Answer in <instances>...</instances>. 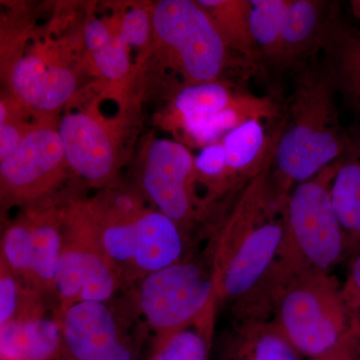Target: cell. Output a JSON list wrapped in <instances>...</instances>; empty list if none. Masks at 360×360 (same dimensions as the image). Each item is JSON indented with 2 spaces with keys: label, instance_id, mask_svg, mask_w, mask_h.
Segmentation results:
<instances>
[{
  "label": "cell",
  "instance_id": "cell-1",
  "mask_svg": "<svg viewBox=\"0 0 360 360\" xmlns=\"http://www.w3.org/2000/svg\"><path fill=\"white\" fill-rule=\"evenodd\" d=\"M274 153L245 184L229 219L210 245L219 305L245 300L276 262L285 234V203L270 182Z\"/></svg>",
  "mask_w": 360,
  "mask_h": 360
},
{
  "label": "cell",
  "instance_id": "cell-2",
  "mask_svg": "<svg viewBox=\"0 0 360 360\" xmlns=\"http://www.w3.org/2000/svg\"><path fill=\"white\" fill-rule=\"evenodd\" d=\"M336 89L326 66H307L296 78L290 112L277 129L274 191L286 200L291 187L340 160L349 139L341 131Z\"/></svg>",
  "mask_w": 360,
  "mask_h": 360
},
{
  "label": "cell",
  "instance_id": "cell-3",
  "mask_svg": "<svg viewBox=\"0 0 360 360\" xmlns=\"http://www.w3.org/2000/svg\"><path fill=\"white\" fill-rule=\"evenodd\" d=\"M84 205L123 291L186 255V236L179 225L156 208L142 205L136 194L108 191Z\"/></svg>",
  "mask_w": 360,
  "mask_h": 360
},
{
  "label": "cell",
  "instance_id": "cell-4",
  "mask_svg": "<svg viewBox=\"0 0 360 360\" xmlns=\"http://www.w3.org/2000/svg\"><path fill=\"white\" fill-rule=\"evenodd\" d=\"M270 321L300 355L319 356L360 328L335 277L322 272L290 276L267 302Z\"/></svg>",
  "mask_w": 360,
  "mask_h": 360
},
{
  "label": "cell",
  "instance_id": "cell-5",
  "mask_svg": "<svg viewBox=\"0 0 360 360\" xmlns=\"http://www.w3.org/2000/svg\"><path fill=\"white\" fill-rule=\"evenodd\" d=\"M120 307L153 340L186 328L219 305L210 246L203 257L184 255L165 269L142 277L124 291Z\"/></svg>",
  "mask_w": 360,
  "mask_h": 360
},
{
  "label": "cell",
  "instance_id": "cell-6",
  "mask_svg": "<svg viewBox=\"0 0 360 360\" xmlns=\"http://www.w3.org/2000/svg\"><path fill=\"white\" fill-rule=\"evenodd\" d=\"M340 160L295 186L285 203V234L274 269L283 276L329 270L342 257L347 239L331 200Z\"/></svg>",
  "mask_w": 360,
  "mask_h": 360
},
{
  "label": "cell",
  "instance_id": "cell-7",
  "mask_svg": "<svg viewBox=\"0 0 360 360\" xmlns=\"http://www.w3.org/2000/svg\"><path fill=\"white\" fill-rule=\"evenodd\" d=\"M151 20L168 63L180 75L184 87L217 82L226 65L229 49L198 1L161 0Z\"/></svg>",
  "mask_w": 360,
  "mask_h": 360
},
{
  "label": "cell",
  "instance_id": "cell-8",
  "mask_svg": "<svg viewBox=\"0 0 360 360\" xmlns=\"http://www.w3.org/2000/svg\"><path fill=\"white\" fill-rule=\"evenodd\" d=\"M122 290L120 277L99 245L84 203L65 210L56 302L59 317L79 302H111Z\"/></svg>",
  "mask_w": 360,
  "mask_h": 360
},
{
  "label": "cell",
  "instance_id": "cell-9",
  "mask_svg": "<svg viewBox=\"0 0 360 360\" xmlns=\"http://www.w3.org/2000/svg\"><path fill=\"white\" fill-rule=\"evenodd\" d=\"M60 324L58 360H141L146 336L111 302L77 303L60 315Z\"/></svg>",
  "mask_w": 360,
  "mask_h": 360
},
{
  "label": "cell",
  "instance_id": "cell-10",
  "mask_svg": "<svg viewBox=\"0 0 360 360\" xmlns=\"http://www.w3.org/2000/svg\"><path fill=\"white\" fill-rule=\"evenodd\" d=\"M63 212L32 210L7 226L0 262L44 296L56 292L63 243Z\"/></svg>",
  "mask_w": 360,
  "mask_h": 360
},
{
  "label": "cell",
  "instance_id": "cell-11",
  "mask_svg": "<svg viewBox=\"0 0 360 360\" xmlns=\"http://www.w3.org/2000/svg\"><path fill=\"white\" fill-rule=\"evenodd\" d=\"M66 163L58 127L32 125L15 150L0 165L2 200L11 205L34 203L65 179Z\"/></svg>",
  "mask_w": 360,
  "mask_h": 360
},
{
  "label": "cell",
  "instance_id": "cell-12",
  "mask_svg": "<svg viewBox=\"0 0 360 360\" xmlns=\"http://www.w3.org/2000/svg\"><path fill=\"white\" fill-rule=\"evenodd\" d=\"M194 158L179 142L160 139L148 148L142 170L141 188L156 210L186 234L198 217L193 182Z\"/></svg>",
  "mask_w": 360,
  "mask_h": 360
},
{
  "label": "cell",
  "instance_id": "cell-13",
  "mask_svg": "<svg viewBox=\"0 0 360 360\" xmlns=\"http://www.w3.org/2000/svg\"><path fill=\"white\" fill-rule=\"evenodd\" d=\"M58 132L68 167L90 184H108L115 172L116 153L101 120L89 113H70L59 123Z\"/></svg>",
  "mask_w": 360,
  "mask_h": 360
},
{
  "label": "cell",
  "instance_id": "cell-14",
  "mask_svg": "<svg viewBox=\"0 0 360 360\" xmlns=\"http://www.w3.org/2000/svg\"><path fill=\"white\" fill-rule=\"evenodd\" d=\"M11 90L23 105L39 113L58 110L77 89L75 73L35 56H21L9 73Z\"/></svg>",
  "mask_w": 360,
  "mask_h": 360
},
{
  "label": "cell",
  "instance_id": "cell-15",
  "mask_svg": "<svg viewBox=\"0 0 360 360\" xmlns=\"http://www.w3.org/2000/svg\"><path fill=\"white\" fill-rule=\"evenodd\" d=\"M61 349L63 333L56 310L15 319L0 326L1 359L58 360Z\"/></svg>",
  "mask_w": 360,
  "mask_h": 360
},
{
  "label": "cell",
  "instance_id": "cell-16",
  "mask_svg": "<svg viewBox=\"0 0 360 360\" xmlns=\"http://www.w3.org/2000/svg\"><path fill=\"white\" fill-rule=\"evenodd\" d=\"M330 11L321 49L336 92L360 115V30L343 22Z\"/></svg>",
  "mask_w": 360,
  "mask_h": 360
},
{
  "label": "cell",
  "instance_id": "cell-17",
  "mask_svg": "<svg viewBox=\"0 0 360 360\" xmlns=\"http://www.w3.org/2000/svg\"><path fill=\"white\" fill-rule=\"evenodd\" d=\"M270 319L236 321L215 360H300Z\"/></svg>",
  "mask_w": 360,
  "mask_h": 360
},
{
  "label": "cell",
  "instance_id": "cell-18",
  "mask_svg": "<svg viewBox=\"0 0 360 360\" xmlns=\"http://www.w3.org/2000/svg\"><path fill=\"white\" fill-rule=\"evenodd\" d=\"M238 94L219 82L179 89L174 104L180 125L195 143L210 146L213 120L233 103Z\"/></svg>",
  "mask_w": 360,
  "mask_h": 360
},
{
  "label": "cell",
  "instance_id": "cell-19",
  "mask_svg": "<svg viewBox=\"0 0 360 360\" xmlns=\"http://www.w3.org/2000/svg\"><path fill=\"white\" fill-rule=\"evenodd\" d=\"M329 13L326 2L290 0L281 28L279 65H292L321 49Z\"/></svg>",
  "mask_w": 360,
  "mask_h": 360
},
{
  "label": "cell",
  "instance_id": "cell-20",
  "mask_svg": "<svg viewBox=\"0 0 360 360\" xmlns=\"http://www.w3.org/2000/svg\"><path fill=\"white\" fill-rule=\"evenodd\" d=\"M331 200L347 239V252L360 250V134L349 141L331 182Z\"/></svg>",
  "mask_w": 360,
  "mask_h": 360
},
{
  "label": "cell",
  "instance_id": "cell-21",
  "mask_svg": "<svg viewBox=\"0 0 360 360\" xmlns=\"http://www.w3.org/2000/svg\"><path fill=\"white\" fill-rule=\"evenodd\" d=\"M262 122L252 120L243 123L221 141L229 167L248 181L262 170L276 148L277 132L274 136H267Z\"/></svg>",
  "mask_w": 360,
  "mask_h": 360
},
{
  "label": "cell",
  "instance_id": "cell-22",
  "mask_svg": "<svg viewBox=\"0 0 360 360\" xmlns=\"http://www.w3.org/2000/svg\"><path fill=\"white\" fill-rule=\"evenodd\" d=\"M227 49L238 52L245 60L262 58L250 27V0H200Z\"/></svg>",
  "mask_w": 360,
  "mask_h": 360
},
{
  "label": "cell",
  "instance_id": "cell-23",
  "mask_svg": "<svg viewBox=\"0 0 360 360\" xmlns=\"http://www.w3.org/2000/svg\"><path fill=\"white\" fill-rule=\"evenodd\" d=\"M217 309L214 305L186 328L153 340L146 360H210Z\"/></svg>",
  "mask_w": 360,
  "mask_h": 360
},
{
  "label": "cell",
  "instance_id": "cell-24",
  "mask_svg": "<svg viewBox=\"0 0 360 360\" xmlns=\"http://www.w3.org/2000/svg\"><path fill=\"white\" fill-rule=\"evenodd\" d=\"M250 27L262 58L278 65L281 34L290 0H250Z\"/></svg>",
  "mask_w": 360,
  "mask_h": 360
},
{
  "label": "cell",
  "instance_id": "cell-25",
  "mask_svg": "<svg viewBox=\"0 0 360 360\" xmlns=\"http://www.w3.org/2000/svg\"><path fill=\"white\" fill-rule=\"evenodd\" d=\"M194 169L196 175L200 174L203 179L210 180L212 184L215 181L214 186L219 188L231 186L233 180L239 179L229 167L221 142L205 146L200 155L194 158Z\"/></svg>",
  "mask_w": 360,
  "mask_h": 360
},
{
  "label": "cell",
  "instance_id": "cell-26",
  "mask_svg": "<svg viewBox=\"0 0 360 360\" xmlns=\"http://www.w3.org/2000/svg\"><path fill=\"white\" fill-rule=\"evenodd\" d=\"M94 65L103 77L118 79L129 70L127 45L120 35H111L110 40L98 51L92 53Z\"/></svg>",
  "mask_w": 360,
  "mask_h": 360
},
{
  "label": "cell",
  "instance_id": "cell-27",
  "mask_svg": "<svg viewBox=\"0 0 360 360\" xmlns=\"http://www.w3.org/2000/svg\"><path fill=\"white\" fill-rule=\"evenodd\" d=\"M150 25L153 26V20L148 13L135 7L125 13L118 35L127 46H142L148 41Z\"/></svg>",
  "mask_w": 360,
  "mask_h": 360
},
{
  "label": "cell",
  "instance_id": "cell-28",
  "mask_svg": "<svg viewBox=\"0 0 360 360\" xmlns=\"http://www.w3.org/2000/svg\"><path fill=\"white\" fill-rule=\"evenodd\" d=\"M342 292L350 309L360 315V250L352 255Z\"/></svg>",
  "mask_w": 360,
  "mask_h": 360
},
{
  "label": "cell",
  "instance_id": "cell-29",
  "mask_svg": "<svg viewBox=\"0 0 360 360\" xmlns=\"http://www.w3.org/2000/svg\"><path fill=\"white\" fill-rule=\"evenodd\" d=\"M360 328L343 338L335 347L309 360H359Z\"/></svg>",
  "mask_w": 360,
  "mask_h": 360
},
{
  "label": "cell",
  "instance_id": "cell-30",
  "mask_svg": "<svg viewBox=\"0 0 360 360\" xmlns=\"http://www.w3.org/2000/svg\"><path fill=\"white\" fill-rule=\"evenodd\" d=\"M32 125H23L7 118L0 124V160H6L15 150L23 135Z\"/></svg>",
  "mask_w": 360,
  "mask_h": 360
},
{
  "label": "cell",
  "instance_id": "cell-31",
  "mask_svg": "<svg viewBox=\"0 0 360 360\" xmlns=\"http://www.w3.org/2000/svg\"><path fill=\"white\" fill-rule=\"evenodd\" d=\"M111 33L103 21L90 20L84 27V42L90 52H96L110 40Z\"/></svg>",
  "mask_w": 360,
  "mask_h": 360
},
{
  "label": "cell",
  "instance_id": "cell-32",
  "mask_svg": "<svg viewBox=\"0 0 360 360\" xmlns=\"http://www.w3.org/2000/svg\"><path fill=\"white\" fill-rule=\"evenodd\" d=\"M350 6H352L354 15L360 20V0H354L350 2Z\"/></svg>",
  "mask_w": 360,
  "mask_h": 360
},
{
  "label": "cell",
  "instance_id": "cell-33",
  "mask_svg": "<svg viewBox=\"0 0 360 360\" xmlns=\"http://www.w3.org/2000/svg\"><path fill=\"white\" fill-rule=\"evenodd\" d=\"M359 360H360V343H359Z\"/></svg>",
  "mask_w": 360,
  "mask_h": 360
}]
</instances>
